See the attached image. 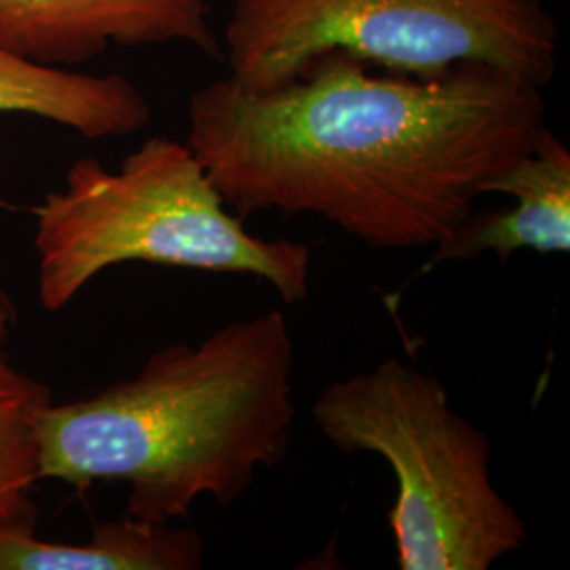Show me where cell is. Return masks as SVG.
Returning <instances> with one entry per match:
<instances>
[{"mask_svg": "<svg viewBox=\"0 0 570 570\" xmlns=\"http://www.w3.org/2000/svg\"><path fill=\"white\" fill-rule=\"evenodd\" d=\"M546 129L543 89L505 70L372 75L326 53L271 91L207 82L188 102L186 146L244 220L315 214L370 247L414 249L465 223Z\"/></svg>", "mask_w": 570, "mask_h": 570, "instance_id": "cell-1", "label": "cell"}, {"mask_svg": "<svg viewBox=\"0 0 570 570\" xmlns=\"http://www.w3.org/2000/svg\"><path fill=\"white\" fill-rule=\"evenodd\" d=\"M294 338L268 308L199 345H167L100 393L42 410L41 480L127 484V515L186 518L202 497L233 505L275 469L296 425Z\"/></svg>", "mask_w": 570, "mask_h": 570, "instance_id": "cell-2", "label": "cell"}, {"mask_svg": "<svg viewBox=\"0 0 570 570\" xmlns=\"http://www.w3.org/2000/svg\"><path fill=\"white\" fill-rule=\"evenodd\" d=\"M39 298L58 313L102 271L125 263L252 275L284 303L311 289V247L247 233L186 142L150 138L117 169L82 157L35 209Z\"/></svg>", "mask_w": 570, "mask_h": 570, "instance_id": "cell-3", "label": "cell"}, {"mask_svg": "<svg viewBox=\"0 0 570 570\" xmlns=\"http://www.w3.org/2000/svg\"><path fill=\"white\" fill-rule=\"evenodd\" d=\"M313 421L336 449L393 469L400 569L489 570L527 543L524 518L492 482L489 435L450 406L433 374L389 357L324 389Z\"/></svg>", "mask_w": 570, "mask_h": 570, "instance_id": "cell-4", "label": "cell"}, {"mask_svg": "<svg viewBox=\"0 0 570 570\" xmlns=\"http://www.w3.org/2000/svg\"><path fill=\"white\" fill-rule=\"evenodd\" d=\"M223 51L226 79L252 94L326 53L407 77L482 63L546 89L560 30L546 0H235Z\"/></svg>", "mask_w": 570, "mask_h": 570, "instance_id": "cell-5", "label": "cell"}, {"mask_svg": "<svg viewBox=\"0 0 570 570\" xmlns=\"http://www.w3.org/2000/svg\"><path fill=\"white\" fill-rule=\"evenodd\" d=\"M209 16V0H0V47L61 68L110 45L183 42L220 56Z\"/></svg>", "mask_w": 570, "mask_h": 570, "instance_id": "cell-6", "label": "cell"}, {"mask_svg": "<svg viewBox=\"0 0 570 570\" xmlns=\"http://www.w3.org/2000/svg\"><path fill=\"white\" fill-rule=\"evenodd\" d=\"M508 195L505 212H471L444 242L435 245L431 265L471 261L487 252L508 263L520 249L539 254L570 252V153L550 127L518 161L497 174L484 195Z\"/></svg>", "mask_w": 570, "mask_h": 570, "instance_id": "cell-7", "label": "cell"}, {"mask_svg": "<svg viewBox=\"0 0 570 570\" xmlns=\"http://www.w3.org/2000/svg\"><path fill=\"white\" fill-rule=\"evenodd\" d=\"M0 112L39 117L87 140L122 138L150 121V104L122 75L49 66L0 47Z\"/></svg>", "mask_w": 570, "mask_h": 570, "instance_id": "cell-8", "label": "cell"}, {"mask_svg": "<svg viewBox=\"0 0 570 570\" xmlns=\"http://www.w3.org/2000/svg\"><path fill=\"white\" fill-rule=\"evenodd\" d=\"M205 543L193 529L122 518L96 524L82 543L45 541L35 515L0 520V570H197Z\"/></svg>", "mask_w": 570, "mask_h": 570, "instance_id": "cell-9", "label": "cell"}, {"mask_svg": "<svg viewBox=\"0 0 570 570\" xmlns=\"http://www.w3.org/2000/svg\"><path fill=\"white\" fill-rule=\"evenodd\" d=\"M18 306L0 287V520L30 518L28 494L41 480L39 423L51 389L13 364L9 343Z\"/></svg>", "mask_w": 570, "mask_h": 570, "instance_id": "cell-10", "label": "cell"}]
</instances>
